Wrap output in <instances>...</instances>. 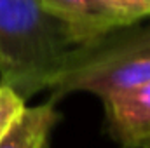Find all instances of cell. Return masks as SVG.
<instances>
[{
  "instance_id": "cell-1",
  "label": "cell",
  "mask_w": 150,
  "mask_h": 148,
  "mask_svg": "<svg viewBox=\"0 0 150 148\" xmlns=\"http://www.w3.org/2000/svg\"><path fill=\"white\" fill-rule=\"evenodd\" d=\"M75 45L70 30L40 0H0V84L25 99L49 87Z\"/></svg>"
},
{
  "instance_id": "cell-2",
  "label": "cell",
  "mask_w": 150,
  "mask_h": 148,
  "mask_svg": "<svg viewBox=\"0 0 150 148\" xmlns=\"http://www.w3.org/2000/svg\"><path fill=\"white\" fill-rule=\"evenodd\" d=\"M150 80V21L119 26L75 45L49 82L52 99L84 91L105 96Z\"/></svg>"
},
{
  "instance_id": "cell-3",
  "label": "cell",
  "mask_w": 150,
  "mask_h": 148,
  "mask_svg": "<svg viewBox=\"0 0 150 148\" xmlns=\"http://www.w3.org/2000/svg\"><path fill=\"white\" fill-rule=\"evenodd\" d=\"M107 131L124 148H150V80L103 99Z\"/></svg>"
},
{
  "instance_id": "cell-4",
  "label": "cell",
  "mask_w": 150,
  "mask_h": 148,
  "mask_svg": "<svg viewBox=\"0 0 150 148\" xmlns=\"http://www.w3.org/2000/svg\"><path fill=\"white\" fill-rule=\"evenodd\" d=\"M40 4L70 30L77 45L126 26L103 0H40Z\"/></svg>"
},
{
  "instance_id": "cell-5",
  "label": "cell",
  "mask_w": 150,
  "mask_h": 148,
  "mask_svg": "<svg viewBox=\"0 0 150 148\" xmlns=\"http://www.w3.org/2000/svg\"><path fill=\"white\" fill-rule=\"evenodd\" d=\"M58 118L56 99L26 108L16 125L0 140V148H47Z\"/></svg>"
},
{
  "instance_id": "cell-6",
  "label": "cell",
  "mask_w": 150,
  "mask_h": 148,
  "mask_svg": "<svg viewBox=\"0 0 150 148\" xmlns=\"http://www.w3.org/2000/svg\"><path fill=\"white\" fill-rule=\"evenodd\" d=\"M26 110V99L11 85L0 84V140L16 125Z\"/></svg>"
},
{
  "instance_id": "cell-7",
  "label": "cell",
  "mask_w": 150,
  "mask_h": 148,
  "mask_svg": "<svg viewBox=\"0 0 150 148\" xmlns=\"http://www.w3.org/2000/svg\"><path fill=\"white\" fill-rule=\"evenodd\" d=\"M103 4L124 25L150 19V0H103Z\"/></svg>"
}]
</instances>
